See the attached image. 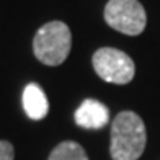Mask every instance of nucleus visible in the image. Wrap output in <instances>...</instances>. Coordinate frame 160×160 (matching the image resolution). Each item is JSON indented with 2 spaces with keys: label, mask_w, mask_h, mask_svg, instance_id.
I'll use <instances>...</instances> for the list:
<instances>
[{
  "label": "nucleus",
  "mask_w": 160,
  "mask_h": 160,
  "mask_svg": "<svg viewBox=\"0 0 160 160\" xmlns=\"http://www.w3.org/2000/svg\"><path fill=\"white\" fill-rule=\"evenodd\" d=\"M48 160H88L85 149L74 141H64L56 145Z\"/></svg>",
  "instance_id": "0eeeda50"
},
{
  "label": "nucleus",
  "mask_w": 160,
  "mask_h": 160,
  "mask_svg": "<svg viewBox=\"0 0 160 160\" xmlns=\"http://www.w3.org/2000/svg\"><path fill=\"white\" fill-rule=\"evenodd\" d=\"M72 33L64 21L54 20L44 23L33 38V52L44 65H61L70 52Z\"/></svg>",
  "instance_id": "f03ea898"
},
{
  "label": "nucleus",
  "mask_w": 160,
  "mask_h": 160,
  "mask_svg": "<svg viewBox=\"0 0 160 160\" xmlns=\"http://www.w3.org/2000/svg\"><path fill=\"white\" fill-rule=\"evenodd\" d=\"M92 64L97 75L105 82L126 85L134 78L136 65L131 57L114 48H100L92 57Z\"/></svg>",
  "instance_id": "20e7f679"
},
{
  "label": "nucleus",
  "mask_w": 160,
  "mask_h": 160,
  "mask_svg": "<svg viewBox=\"0 0 160 160\" xmlns=\"http://www.w3.org/2000/svg\"><path fill=\"white\" fill-rule=\"evenodd\" d=\"M75 122L85 129H100L110 121V111L98 100L88 98L75 110Z\"/></svg>",
  "instance_id": "39448f33"
},
{
  "label": "nucleus",
  "mask_w": 160,
  "mask_h": 160,
  "mask_svg": "<svg viewBox=\"0 0 160 160\" xmlns=\"http://www.w3.org/2000/svg\"><path fill=\"white\" fill-rule=\"evenodd\" d=\"M145 124L134 111L116 114L111 126L110 154L113 160H137L145 149Z\"/></svg>",
  "instance_id": "f257e3e1"
},
{
  "label": "nucleus",
  "mask_w": 160,
  "mask_h": 160,
  "mask_svg": "<svg viewBox=\"0 0 160 160\" xmlns=\"http://www.w3.org/2000/svg\"><path fill=\"white\" fill-rule=\"evenodd\" d=\"M15 149L8 141H0V160H13Z\"/></svg>",
  "instance_id": "6e6552de"
},
{
  "label": "nucleus",
  "mask_w": 160,
  "mask_h": 160,
  "mask_svg": "<svg viewBox=\"0 0 160 160\" xmlns=\"http://www.w3.org/2000/svg\"><path fill=\"white\" fill-rule=\"evenodd\" d=\"M23 110L30 119L39 121L46 118L49 111V101L46 93L38 83H28L23 90Z\"/></svg>",
  "instance_id": "423d86ee"
},
{
  "label": "nucleus",
  "mask_w": 160,
  "mask_h": 160,
  "mask_svg": "<svg viewBox=\"0 0 160 160\" xmlns=\"http://www.w3.org/2000/svg\"><path fill=\"white\" fill-rule=\"evenodd\" d=\"M103 15L108 26L128 36L141 34L147 25V15L139 0H108Z\"/></svg>",
  "instance_id": "7ed1b4c3"
}]
</instances>
